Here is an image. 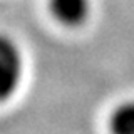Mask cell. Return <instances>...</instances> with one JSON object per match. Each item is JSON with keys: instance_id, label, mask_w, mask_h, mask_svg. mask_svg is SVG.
<instances>
[{"instance_id": "6da1fadb", "label": "cell", "mask_w": 134, "mask_h": 134, "mask_svg": "<svg viewBox=\"0 0 134 134\" xmlns=\"http://www.w3.org/2000/svg\"><path fill=\"white\" fill-rule=\"evenodd\" d=\"M24 74V55L10 35L0 32V102L17 91Z\"/></svg>"}, {"instance_id": "7a4b0ae2", "label": "cell", "mask_w": 134, "mask_h": 134, "mask_svg": "<svg viewBox=\"0 0 134 134\" xmlns=\"http://www.w3.org/2000/svg\"><path fill=\"white\" fill-rule=\"evenodd\" d=\"M52 15L64 25H81L91 14V0H49Z\"/></svg>"}, {"instance_id": "3957f363", "label": "cell", "mask_w": 134, "mask_h": 134, "mask_svg": "<svg viewBox=\"0 0 134 134\" xmlns=\"http://www.w3.org/2000/svg\"><path fill=\"white\" fill-rule=\"evenodd\" d=\"M112 134H134V99L119 104L109 119Z\"/></svg>"}]
</instances>
